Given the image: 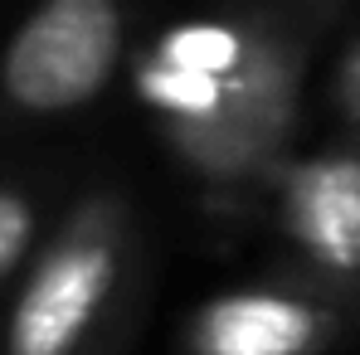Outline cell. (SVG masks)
I'll return each instance as SVG.
<instances>
[{"label": "cell", "instance_id": "3", "mask_svg": "<svg viewBox=\"0 0 360 355\" xmlns=\"http://www.w3.org/2000/svg\"><path fill=\"white\" fill-rule=\"evenodd\" d=\"M127 54L122 0H39L0 59V88L15 108L59 117L108 93Z\"/></svg>", "mask_w": 360, "mask_h": 355}, {"label": "cell", "instance_id": "6", "mask_svg": "<svg viewBox=\"0 0 360 355\" xmlns=\"http://www.w3.org/2000/svg\"><path fill=\"white\" fill-rule=\"evenodd\" d=\"M30 243H34V209H30V200L15 195V190H0V278L30 253Z\"/></svg>", "mask_w": 360, "mask_h": 355}, {"label": "cell", "instance_id": "5", "mask_svg": "<svg viewBox=\"0 0 360 355\" xmlns=\"http://www.w3.org/2000/svg\"><path fill=\"white\" fill-rule=\"evenodd\" d=\"M297 229L326 253V268L360 263V166L307 176L297 195Z\"/></svg>", "mask_w": 360, "mask_h": 355}, {"label": "cell", "instance_id": "7", "mask_svg": "<svg viewBox=\"0 0 360 355\" xmlns=\"http://www.w3.org/2000/svg\"><path fill=\"white\" fill-rule=\"evenodd\" d=\"M336 103H341V112L351 122H360V44L336 68Z\"/></svg>", "mask_w": 360, "mask_h": 355}, {"label": "cell", "instance_id": "2", "mask_svg": "<svg viewBox=\"0 0 360 355\" xmlns=\"http://www.w3.org/2000/svg\"><path fill=\"white\" fill-rule=\"evenodd\" d=\"M136 263L131 209L117 195H93L73 209L10 316V355H83L122 311Z\"/></svg>", "mask_w": 360, "mask_h": 355}, {"label": "cell", "instance_id": "1", "mask_svg": "<svg viewBox=\"0 0 360 355\" xmlns=\"http://www.w3.org/2000/svg\"><path fill=\"white\" fill-rule=\"evenodd\" d=\"M146 98L190 166L248 176L292 131L297 49L253 20L185 25L146 63Z\"/></svg>", "mask_w": 360, "mask_h": 355}, {"label": "cell", "instance_id": "4", "mask_svg": "<svg viewBox=\"0 0 360 355\" xmlns=\"http://www.w3.org/2000/svg\"><path fill=\"white\" fill-rule=\"evenodd\" d=\"M341 331V306L331 297L297 288L229 292L185 321L190 355H321Z\"/></svg>", "mask_w": 360, "mask_h": 355}]
</instances>
